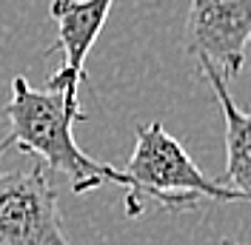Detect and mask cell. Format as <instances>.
<instances>
[{"instance_id": "cell-1", "label": "cell", "mask_w": 251, "mask_h": 245, "mask_svg": "<svg viewBox=\"0 0 251 245\" xmlns=\"http://www.w3.org/2000/svg\"><path fill=\"white\" fill-rule=\"evenodd\" d=\"M9 140L26 154H34L43 169L60 171L72 180V191H92L100 185H123V171L92 160L75 143L72 125L83 120V111L69 108L63 92L34 89L26 77L12 80V100L6 106Z\"/></svg>"}, {"instance_id": "cell-2", "label": "cell", "mask_w": 251, "mask_h": 245, "mask_svg": "<svg viewBox=\"0 0 251 245\" xmlns=\"http://www.w3.org/2000/svg\"><path fill=\"white\" fill-rule=\"evenodd\" d=\"M126 214L140 217L146 202L169 211H191L200 202H249L231 185L208 180L191 154L172 137L163 122H146L137 128L134 151L123 169Z\"/></svg>"}, {"instance_id": "cell-3", "label": "cell", "mask_w": 251, "mask_h": 245, "mask_svg": "<svg viewBox=\"0 0 251 245\" xmlns=\"http://www.w3.org/2000/svg\"><path fill=\"white\" fill-rule=\"evenodd\" d=\"M12 140L0 143V157ZM0 245H69L57 191L40 163L0 169Z\"/></svg>"}, {"instance_id": "cell-4", "label": "cell", "mask_w": 251, "mask_h": 245, "mask_svg": "<svg viewBox=\"0 0 251 245\" xmlns=\"http://www.w3.org/2000/svg\"><path fill=\"white\" fill-rule=\"evenodd\" d=\"M249 43L251 0H188L186 46L197 60L228 80L243 72Z\"/></svg>"}, {"instance_id": "cell-5", "label": "cell", "mask_w": 251, "mask_h": 245, "mask_svg": "<svg viewBox=\"0 0 251 245\" xmlns=\"http://www.w3.org/2000/svg\"><path fill=\"white\" fill-rule=\"evenodd\" d=\"M114 0H51L49 15L57 23V40L49 51H63V66L46 89L63 92L69 108H80V83L86 80V57L109 20Z\"/></svg>"}, {"instance_id": "cell-6", "label": "cell", "mask_w": 251, "mask_h": 245, "mask_svg": "<svg viewBox=\"0 0 251 245\" xmlns=\"http://www.w3.org/2000/svg\"><path fill=\"white\" fill-rule=\"evenodd\" d=\"M203 77L211 83L226 117V185L251 199V111H240L228 94V80L211 63L197 60Z\"/></svg>"}, {"instance_id": "cell-7", "label": "cell", "mask_w": 251, "mask_h": 245, "mask_svg": "<svg viewBox=\"0 0 251 245\" xmlns=\"http://www.w3.org/2000/svg\"><path fill=\"white\" fill-rule=\"evenodd\" d=\"M220 245H246V243H240V240H223Z\"/></svg>"}]
</instances>
